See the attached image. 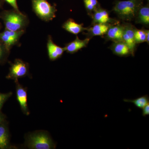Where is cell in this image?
<instances>
[{"mask_svg": "<svg viewBox=\"0 0 149 149\" xmlns=\"http://www.w3.org/2000/svg\"><path fill=\"white\" fill-rule=\"evenodd\" d=\"M123 101L127 102L132 103L138 108L142 109L147 104L149 103V97L148 95H146L133 100L124 99Z\"/></svg>", "mask_w": 149, "mask_h": 149, "instance_id": "18", "label": "cell"}, {"mask_svg": "<svg viewBox=\"0 0 149 149\" xmlns=\"http://www.w3.org/2000/svg\"><path fill=\"white\" fill-rule=\"evenodd\" d=\"M124 26L120 25L110 26L107 32L106 37L107 39L114 42L122 41Z\"/></svg>", "mask_w": 149, "mask_h": 149, "instance_id": "13", "label": "cell"}, {"mask_svg": "<svg viewBox=\"0 0 149 149\" xmlns=\"http://www.w3.org/2000/svg\"><path fill=\"white\" fill-rule=\"evenodd\" d=\"M146 42L148 44H149V31L148 30H146Z\"/></svg>", "mask_w": 149, "mask_h": 149, "instance_id": "27", "label": "cell"}, {"mask_svg": "<svg viewBox=\"0 0 149 149\" xmlns=\"http://www.w3.org/2000/svg\"><path fill=\"white\" fill-rule=\"evenodd\" d=\"M111 49L113 54L120 56H125L130 54L128 46L123 41L114 42Z\"/></svg>", "mask_w": 149, "mask_h": 149, "instance_id": "15", "label": "cell"}, {"mask_svg": "<svg viewBox=\"0 0 149 149\" xmlns=\"http://www.w3.org/2000/svg\"><path fill=\"white\" fill-rule=\"evenodd\" d=\"M4 1L8 3V4L13 8L15 10L18 12H21L19 9L18 5H17V0H4Z\"/></svg>", "mask_w": 149, "mask_h": 149, "instance_id": "23", "label": "cell"}, {"mask_svg": "<svg viewBox=\"0 0 149 149\" xmlns=\"http://www.w3.org/2000/svg\"><path fill=\"white\" fill-rule=\"evenodd\" d=\"M90 40L91 38H87L85 40H81L77 36L75 40L65 45L64 47L65 51L70 54L75 53L83 48L87 47Z\"/></svg>", "mask_w": 149, "mask_h": 149, "instance_id": "11", "label": "cell"}, {"mask_svg": "<svg viewBox=\"0 0 149 149\" xmlns=\"http://www.w3.org/2000/svg\"><path fill=\"white\" fill-rule=\"evenodd\" d=\"M62 27L65 30L73 35H77L88 29L83 27V24H78L72 19L70 18L63 24Z\"/></svg>", "mask_w": 149, "mask_h": 149, "instance_id": "12", "label": "cell"}, {"mask_svg": "<svg viewBox=\"0 0 149 149\" xmlns=\"http://www.w3.org/2000/svg\"><path fill=\"white\" fill-rule=\"evenodd\" d=\"M12 92L7 93H0V111H1L6 102L12 96Z\"/></svg>", "mask_w": 149, "mask_h": 149, "instance_id": "22", "label": "cell"}, {"mask_svg": "<svg viewBox=\"0 0 149 149\" xmlns=\"http://www.w3.org/2000/svg\"><path fill=\"white\" fill-rule=\"evenodd\" d=\"M134 36H135V41L136 44L146 42V30L135 29Z\"/></svg>", "mask_w": 149, "mask_h": 149, "instance_id": "20", "label": "cell"}, {"mask_svg": "<svg viewBox=\"0 0 149 149\" xmlns=\"http://www.w3.org/2000/svg\"><path fill=\"white\" fill-rule=\"evenodd\" d=\"M10 136L8 124L6 120L0 124V149H9L13 148L11 145Z\"/></svg>", "mask_w": 149, "mask_h": 149, "instance_id": "10", "label": "cell"}, {"mask_svg": "<svg viewBox=\"0 0 149 149\" xmlns=\"http://www.w3.org/2000/svg\"><path fill=\"white\" fill-rule=\"evenodd\" d=\"M10 53V51L0 41V65L5 64L7 61Z\"/></svg>", "mask_w": 149, "mask_h": 149, "instance_id": "19", "label": "cell"}, {"mask_svg": "<svg viewBox=\"0 0 149 149\" xmlns=\"http://www.w3.org/2000/svg\"><path fill=\"white\" fill-rule=\"evenodd\" d=\"M110 26L109 23H95L87 30L92 36H103L106 34Z\"/></svg>", "mask_w": 149, "mask_h": 149, "instance_id": "16", "label": "cell"}, {"mask_svg": "<svg viewBox=\"0 0 149 149\" xmlns=\"http://www.w3.org/2000/svg\"><path fill=\"white\" fill-rule=\"evenodd\" d=\"M93 21L95 23H109L113 22L110 18L108 13L105 10L96 8L93 15Z\"/></svg>", "mask_w": 149, "mask_h": 149, "instance_id": "14", "label": "cell"}, {"mask_svg": "<svg viewBox=\"0 0 149 149\" xmlns=\"http://www.w3.org/2000/svg\"><path fill=\"white\" fill-rule=\"evenodd\" d=\"M85 8L89 13H91L97 8L98 3L97 0H83Z\"/></svg>", "mask_w": 149, "mask_h": 149, "instance_id": "21", "label": "cell"}, {"mask_svg": "<svg viewBox=\"0 0 149 149\" xmlns=\"http://www.w3.org/2000/svg\"><path fill=\"white\" fill-rule=\"evenodd\" d=\"M4 2V0H0V10L2 8ZM2 25L1 23L0 22V30L2 29Z\"/></svg>", "mask_w": 149, "mask_h": 149, "instance_id": "26", "label": "cell"}, {"mask_svg": "<svg viewBox=\"0 0 149 149\" xmlns=\"http://www.w3.org/2000/svg\"><path fill=\"white\" fill-rule=\"evenodd\" d=\"M47 49L48 56L51 61H55L60 58L65 52L64 47H59L54 43L51 35L48 37Z\"/></svg>", "mask_w": 149, "mask_h": 149, "instance_id": "8", "label": "cell"}, {"mask_svg": "<svg viewBox=\"0 0 149 149\" xmlns=\"http://www.w3.org/2000/svg\"><path fill=\"white\" fill-rule=\"evenodd\" d=\"M10 67L6 78L15 81L28 76L29 74V65L19 58L15 59L13 63L9 62Z\"/></svg>", "mask_w": 149, "mask_h": 149, "instance_id": "5", "label": "cell"}, {"mask_svg": "<svg viewBox=\"0 0 149 149\" xmlns=\"http://www.w3.org/2000/svg\"><path fill=\"white\" fill-rule=\"evenodd\" d=\"M5 29L13 31H25L29 24V19L26 15L13 9L3 10L0 13Z\"/></svg>", "mask_w": 149, "mask_h": 149, "instance_id": "2", "label": "cell"}, {"mask_svg": "<svg viewBox=\"0 0 149 149\" xmlns=\"http://www.w3.org/2000/svg\"><path fill=\"white\" fill-rule=\"evenodd\" d=\"M142 3V0L119 1L116 4L113 10L121 19L129 21L136 16Z\"/></svg>", "mask_w": 149, "mask_h": 149, "instance_id": "3", "label": "cell"}, {"mask_svg": "<svg viewBox=\"0 0 149 149\" xmlns=\"http://www.w3.org/2000/svg\"><path fill=\"white\" fill-rule=\"evenodd\" d=\"M135 29L130 24L124 26L122 41L128 46L130 50V54L134 55L136 43L134 36Z\"/></svg>", "mask_w": 149, "mask_h": 149, "instance_id": "9", "label": "cell"}, {"mask_svg": "<svg viewBox=\"0 0 149 149\" xmlns=\"http://www.w3.org/2000/svg\"><path fill=\"white\" fill-rule=\"evenodd\" d=\"M25 31H13L5 29L0 32V41L10 51L13 46L17 45L19 39Z\"/></svg>", "mask_w": 149, "mask_h": 149, "instance_id": "6", "label": "cell"}, {"mask_svg": "<svg viewBox=\"0 0 149 149\" xmlns=\"http://www.w3.org/2000/svg\"><path fill=\"white\" fill-rule=\"evenodd\" d=\"M33 12L43 21L49 22L56 17L55 5H52L47 0H31Z\"/></svg>", "mask_w": 149, "mask_h": 149, "instance_id": "4", "label": "cell"}, {"mask_svg": "<svg viewBox=\"0 0 149 149\" xmlns=\"http://www.w3.org/2000/svg\"><path fill=\"white\" fill-rule=\"evenodd\" d=\"M14 82L16 86V99L19 104L20 109L24 115H29L30 112L28 106L27 88L21 85L18 80Z\"/></svg>", "mask_w": 149, "mask_h": 149, "instance_id": "7", "label": "cell"}, {"mask_svg": "<svg viewBox=\"0 0 149 149\" xmlns=\"http://www.w3.org/2000/svg\"><path fill=\"white\" fill-rule=\"evenodd\" d=\"M142 115L143 116H146L149 115V103L147 104L142 109Z\"/></svg>", "mask_w": 149, "mask_h": 149, "instance_id": "24", "label": "cell"}, {"mask_svg": "<svg viewBox=\"0 0 149 149\" xmlns=\"http://www.w3.org/2000/svg\"><path fill=\"white\" fill-rule=\"evenodd\" d=\"M24 146L29 149H54L56 144L48 131L39 130L25 135Z\"/></svg>", "mask_w": 149, "mask_h": 149, "instance_id": "1", "label": "cell"}, {"mask_svg": "<svg viewBox=\"0 0 149 149\" xmlns=\"http://www.w3.org/2000/svg\"><path fill=\"white\" fill-rule=\"evenodd\" d=\"M6 117L5 115L3 114L1 111H0V124L5 121L6 120Z\"/></svg>", "mask_w": 149, "mask_h": 149, "instance_id": "25", "label": "cell"}, {"mask_svg": "<svg viewBox=\"0 0 149 149\" xmlns=\"http://www.w3.org/2000/svg\"><path fill=\"white\" fill-rule=\"evenodd\" d=\"M137 22L146 25L149 24V7L148 5L141 7L138 11Z\"/></svg>", "mask_w": 149, "mask_h": 149, "instance_id": "17", "label": "cell"}]
</instances>
